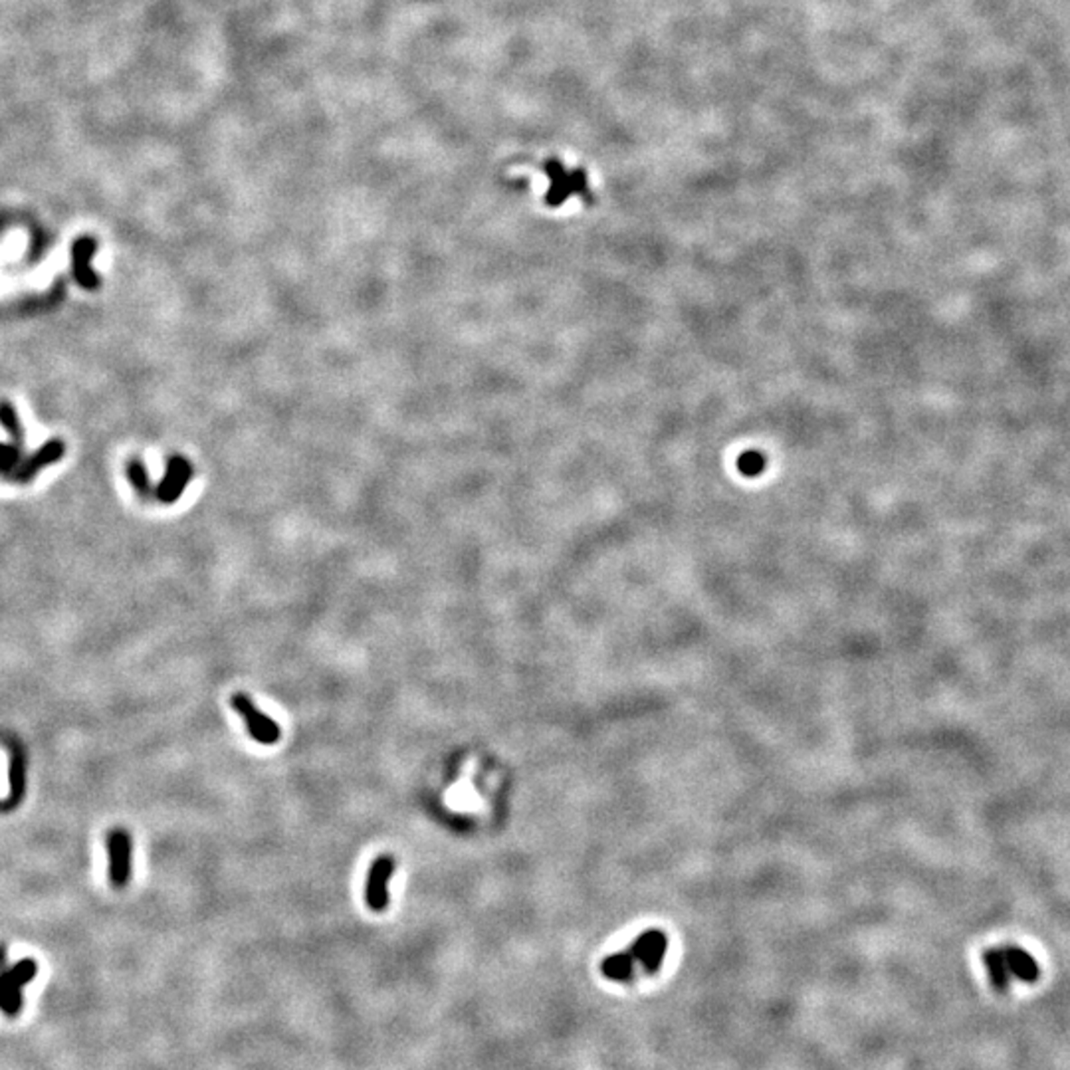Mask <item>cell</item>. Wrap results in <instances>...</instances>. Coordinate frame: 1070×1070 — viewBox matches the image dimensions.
<instances>
[{"mask_svg":"<svg viewBox=\"0 0 1070 1070\" xmlns=\"http://www.w3.org/2000/svg\"><path fill=\"white\" fill-rule=\"evenodd\" d=\"M38 965L34 960H23L14 965L0 962V1011L16 1017L24 1003L26 985L34 980Z\"/></svg>","mask_w":1070,"mask_h":1070,"instance_id":"obj_1","label":"cell"},{"mask_svg":"<svg viewBox=\"0 0 1070 1070\" xmlns=\"http://www.w3.org/2000/svg\"><path fill=\"white\" fill-rule=\"evenodd\" d=\"M230 704L244 720V723H247V730L252 740H256L262 746H274V743L280 741L282 731L278 723L254 704L248 694H244V692H234Z\"/></svg>","mask_w":1070,"mask_h":1070,"instance_id":"obj_2","label":"cell"},{"mask_svg":"<svg viewBox=\"0 0 1070 1070\" xmlns=\"http://www.w3.org/2000/svg\"><path fill=\"white\" fill-rule=\"evenodd\" d=\"M627 950L633 955V960L637 962V967H640L642 973L655 975L658 973L662 962H665L666 957L668 935L658 930V927H652V930L642 932Z\"/></svg>","mask_w":1070,"mask_h":1070,"instance_id":"obj_3","label":"cell"},{"mask_svg":"<svg viewBox=\"0 0 1070 1070\" xmlns=\"http://www.w3.org/2000/svg\"><path fill=\"white\" fill-rule=\"evenodd\" d=\"M395 856L389 852L377 856L371 864L365 884V902L371 912H385L386 906H389V889L386 886H389L395 872Z\"/></svg>","mask_w":1070,"mask_h":1070,"instance_id":"obj_4","label":"cell"},{"mask_svg":"<svg viewBox=\"0 0 1070 1070\" xmlns=\"http://www.w3.org/2000/svg\"><path fill=\"white\" fill-rule=\"evenodd\" d=\"M66 454V442L60 441V438H52V441H46L42 446L38 448V451L28 456L23 458V462L16 466V470L13 472V480L18 484H28L33 482L36 474L42 470L46 466H52L58 461H62V456Z\"/></svg>","mask_w":1070,"mask_h":1070,"instance_id":"obj_5","label":"cell"},{"mask_svg":"<svg viewBox=\"0 0 1070 1070\" xmlns=\"http://www.w3.org/2000/svg\"><path fill=\"white\" fill-rule=\"evenodd\" d=\"M109 852V880L116 889H124L131 879V837L126 831H114L107 834Z\"/></svg>","mask_w":1070,"mask_h":1070,"instance_id":"obj_6","label":"cell"},{"mask_svg":"<svg viewBox=\"0 0 1070 1070\" xmlns=\"http://www.w3.org/2000/svg\"><path fill=\"white\" fill-rule=\"evenodd\" d=\"M192 478V464L185 456H171L167 461V470L163 480L159 482L155 498L163 504H175L177 499L185 492L187 484Z\"/></svg>","mask_w":1070,"mask_h":1070,"instance_id":"obj_7","label":"cell"},{"mask_svg":"<svg viewBox=\"0 0 1070 1070\" xmlns=\"http://www.w3.org/2000/svg\"><path fill=\"white\" fill-rule=\"evenodd\" d=\"M98 250V242L91 237H81L71 247V272L76 282L88 292H94L101 285V278L91 270V258Z\"/></svg>","mask_w":1070,"mask_h":1070,"instance_id":"obj_8","label":"cell"},{"mask_svg":"<svg viewBox=\"0 0 1070 1070\" xmlns=\"http://www.w3.org/2000/svg\"><path fill=\"white\" fill-rule=\"evenodd\" d=\"M545 169L549 172V179L554 181V185H552V189H549V195H547L549 205H562L567 197L575 195V192H583L587 187V179H585L583 171L569 172L562 165H559L557 161H549Z\"/></svg>","mask_w":1070,"mask_h":1070,"instance_id":"obj_9","label":"cell"},{"mask_svg":"<svg viewBox=\"0 0 1070 1070\" xmlns=\"http://www.w3.org/2000/svg\"><path fill=\"white\" fill-rule=\"evenodd\" d=\"M1001 950H1003L1009 972H1011L1015 977H1019V980L1027 982V983H1035L1038 977H1041V967H1038L1035 957L1028 952H1025L1023 947L1005 945V947H1001Z\"/></svg>","mask_w":1070,"mask_h":1070,"instance_id":"obj_10","label":"cell"},{"mask_svg":"<svg viewBox=\"0 0 1070 1070\" xmlns=\"http://www.w3.org/2000/svg\"><path fill=\"white\" fill-rule=\"evenodd\" d=\"M600 973L610 982L628 983L633 982L637 975V962L633 960V955L628 954V950L610 954L600 962Z\"/></svg>","mask_w":1070,"mask_h":1070,"instance_id":"obj_11","label":"cell"},{"mask_svg":"<svg viewBox=\"0 0 1070 1070\" xmlns=\"http://www.w3.org/2000/svg\"><path fill=\"white\" fill-rule=\"evenodd\" d=\"M983 963L987 967V973H990L995 991L1005 993L1009 990V977H1011V972H1009L1001 947H987L983 952Z\"/></svg>","mask_w":1070,"mask_h":1070,"instance_id":"obj_12","label":"cell"},{"mask_svg":"<svg viewBox=\"0 0 1070 1070\" xmlns=\"http://www.w3.org/2000/svg\"><path fill=\"white\" fill-rule=\"evenodd\" d=\"M0 424H3L5 431L14 438V442H24L23 423H20V416L10 401H0Z\"/></svg>","mask_w":1070,"mask_h":1070,"instance_id":"obj_13","label":"cell"},{"mask_svg":"<svg viewBox=\"0 0 1070 1070\" xmlns=\"http://www.w3.org/2000/svg\"><path fill=\"white\" fill-rule=\"evenodd\" d=\"M126 472H127L131 486L135 488L139 496L151 494V480H149L147 468H145V464H143L141 458H131L126 466Z\"/></svg>","mask_w":1070,"mask_h":1070,"instance_id":"obj_14","label":"cell"},{"mask_svg":"<svg viewBox=\"0 0 1070 1070\" xmlns=\"http://www.w3.org/2000/svg\"><path fill=\"white\" fill-rule=\"evenodd\" d=\"M20 462H23V444L0 442V474H13Z\"/></svg>","mask_w":1070,"mask_h":1070,"instance_id":"obj_15","label":"cell"},{"mask_svg":"<svg viewBox=\"0 0 1070 1070\" xmlns=\"http://www.w3.org/2000/svg\"><path fill=\"white\" fill-rule=\"evenodd\" d=\"M10 783H13V793L16 797H20L24 791V763L20 758L13 759V768H10Z\"/></svg>","mask_w":1070,"mask_h":1070,"instance_id":"obj_16","label":"cell"},{"mask_svg":"<svg viewBox=\"0 0 1070 1070\" xmlns=\"http://www.w3.org/2000/svg\"><path fill=\"white\" fill-rule=\"evenodd\" d=\"M741 466H743V472H746V474H756L758 470H761V468H763V458L748 454V456L741 458Z\"/></svg>","mask_w":1070,"mask_h":1070,"instance_id":"obj_17","label":"cell"}]
</instances>
